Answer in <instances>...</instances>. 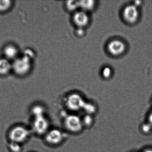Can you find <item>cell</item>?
Listing matches in <instances>:
<instances>
[{
    "label": "cell",
    "mask_w": 152,
    "mask_h": 152,
    "mask_svg": "<svg viewBox=\"0 0 152 152\" xmlns=\"http://www.w3.org/2000/svg\"><path fill=\"white\" fill-rule=\"evenodd\" d=\"M12 65V69L18 75H24L29 72L31 67V59L23 56L18 57L14 60Z\"/></svg>",
    "instance_id": "1"
},
{
    "label": "cell",
    "mask_w": 152,
    "mask_h": 152,
    "mask_svg": "<svg viewBox=\"0 0 152 152\" xmlns=\"http://www.w3.org/2000/svg\"><path fill=\"white\" fill-rule=\"evenodd\" d=\"M30 135V132L26 128L18 126L13 128L9 134L11 142L22 143L25 141Z\"/></svg>",
    "instance_id": "2"
},
{
    "label": "cell",
    "mask_w": 152,
    "mask_h": 152,
    "mask_svg": "<svg viewBox=\"0 0 152 152\" xmlns=\"http://www.w3.org/2000/svg\"><path fill=\"white\" fill-rule=\"evenodd\" d=\"M65 125L66 129L72 132H78L83 127L82 119L75 115H69L65 119Z\"/></svg>",
    "instance_id": "3"
},
{
    "label": "cell",
    "mask_w": 152,
    "mask_h": 152,
    "mask_svg": "<svg viewBox=\"0 0 152 152\" xmlns=\"http://www.w3.org/2000/svg\"><path fill=\"white\" fill-rule=\"evenodd\" d=\"M85 104L86 103L83 98L77 94H71L68 96L66 101L67 107L73 111L83 109Z\"/></svg>",
    "instance_id": "4"
},
{
    "label": "cell",
    "mask_w": 152,
    "mask_h": 152,
    "mask_svg": "<svg viewBox=\"0 0 152 152\" xmlns=\"http://www.w3.org/2000/svg\"><path fill=\"white\" fill-rule=\"evenodd\" d=\"M33 127L34 130L36 133L39 135H42L48 132L49 122L44 115L35 116Z\"/></svg>",
    "instance_id": "5"
},
{
    "label": "cell",
    "mask_w": 152,
    "mask_h": 152,
    "mask_svg": "<svg viewBox=\"0 0 152 152\" xmlns=\"http://www.w3.org/2000/svg\"><path fill=\"white\" fill-rule=\"evenodd\" d=\"M139 11L135 5H129L124 8L123 12V16L124 20L129 23H136L139 18Z\"/></svg>",
    "instance_id": "6"
},
{
    "label": "cell",
    "mask_w": 152,
    "mask_h": 152,
    "mask_svg": "<svg viewBox=\"0 0 152 152\" xmlns=\"http://www.w3.org/2000/svg\"><path fill=\"white\" fill-rule=\"evenodd\" d=\"M108 52L114 56L122 55L125 51L126 46L124 42L119 40H113L109 42L107 47Z\"/></svg>",
    "instance_id": "7"
},
{
    "label": "cell",
    "mask_w": 152,
    "mask_h": 152,
    "mask_svg": "<svg viewBox=\"0 0 152 152\" xmlns=\"http://www.w3.org/2000/svg\"><path fill=\"white\" fill-rule=\"evenodd\" d=\"M45 138L46 141L49 144L57 145L63 141L64 134L59 129H54L47 132Z\"/></svg>",
    "instance_id": "8"
},
{
    "label": "cell",
    "mask_w": 152,
    "mask_h": 152,
    "mask_svg": "<svg viewBox=\"0 0 152 152\" xmlns=\"http://www.w3.org/2000/svg\"><path fill=\"white\" fill-rule=\"evenodd\" d=\"M73 20L75 24L78 27L82 28L86 26L89 23V17L86 12L78 11L74 15Z\"/></svg>",
    "instance_id": "9"
},
{
    "label": "cell",
    "mask_w": 152,
    "mask_h": 152,
    "mask_svg": "<svg viewBox=\"0 0 152 152\" xmlns=\"http://www.w3.org/2000/svg\"><path fill=\"white\" fill-rule=\"evenodd\" d=\"M3 52L6 58L8 60H15L18 58V50L14 45H9L6 46L4 48Z\"/></svg>",
    "instance_id": "10"
},
{
    "label": "cell",
    "mask_w": 152,
    "mask_h": 152,
    "mask_svg": "<svg viewBox=\"0 0 152 152\" xmlns=\"http://www.w3.org/2000/svg\"><path fill=\"white\" fill-rule=\"evenodd\" d=\"M12 69V65L10 61L6 58L0 59V75L8 74Z\"/></svg>",
    "instance_id": "11"
},
{
    "label": "cell",
    "mask_w": 152,
    "mask_h": 152,
    "mask_svg": "<svg viewBox=\"0 0 152 152\" xmlns=\"http://www.w3.org/2000/svg\"><path fill=\"white\" fill-rule=\"evenodd\" d=\"M79 6L82 11L85 12L87 11H90L95 6V1L91 0L80 1H79Z\"/></svg>",
    "instance_id": "12"
},
{
    "label": "cell",
    "mask_w": 152,
    "mask_h": 152,
    "mask_svg": "<svg viewBox=\"0 0 152 152\" xmlns=\"http://www.w3.org/2000/svg\"><path fill=\"white\" fill-rule=\"evenodd\" d=\"M12 1L10 0H0V12L8 11L11 8Z\"/></svg>",
    "instance_id": "13"
},
{
    "label": "cell",
    "mask_w": 152,
    "mask_h": 152,
    "mask_svg": "<svg viewBox=\"0 0 152 152\" xmlns=\"http://www.w3.org/2000/svg\"><path fill=\"white\" fill-rule=\"evenodd\" d=\"M66 7L67 9L70 11H75L77 9L80 8L79 1H66Z\"/></svg>",
    "instance_id": "14"
},
{
    "label": "cell",
    "mask_w": 152,
    "mask_h": 152,
    "mask_svg": "<svg viewBox=\"0 0 152 152\" xmlns=\"http://www.w3.org/2000/svg\"><path fill=\"white\" fill-rule=\"evenodd\" d=\"M32 113L34 117L43 115L44 114V109L41 106H35L32 109Z\"/></svg>",
    "instance_id": "15"
},
{
    "label": "cell",
    "mask_w": 152,
    "mask_h": 152,
    "mask_svg": "<svg viewBox=\"0 0 152 152\" xmlns=\"http://www.w3.org/2000/svg\"><path fill=\"white\" fill-rule=\"evenodd\" d=\"M83 109L87 113V114L91 115L96 112V108L92 104L86 103Z\"/></svg>",
    "instance_id": "16"
},
{
    "label": "cell",
    "mask_w": 152,
    "mask_h": 152,
    "mask_svg": "<svg viewBox=\"0 0 152 152\" xmlns=\"http://www.w3.org/2000/svg\"><path fill=\"white\" fill-rule=\"evenodd\" d=\"M83 126L89 127L93 123V118L91 115L87 114L85 115L83 119H82Z\"/></svg>",
    "instance_id": "17"
},
{
    "label": "cell",
    "mask_w": 152,
    "mask_h": 152,
    "mask_svg": "<svg viewBox=\"0 0 152 152\" xmlns=\"http://www.w3.org/2000/svg\"><path fill=\"white\" fill-rule=\"evenodd\" d=\"M9 148L12 152H20L21 147L19 143L11 142L9 145Z\"/></svg>",
    "instance_id": "18"
},
{
    "label": "cell",
    "mask_w": 152,
    "mask_h": 152,
    "mask_svg": "<svg viewBox=\"0 0 152 152\" xmlns=\"http://www.w3.org/2000/svg\"><path fill=\"white\" fill-rule=\"evenodd\" d=\"M141 129H142V132L145 133H149L152 130V127L148 122L147 123H145L142 124V126H141Z\"/></svg>",
    "instance_id": "19"
},
{
    "label": "cell",
    "mask_w": 152,
    "mask_h": 152,
    "mask_svg": "<svg viewBox=\"0 0 152 152\" xmlns=\"http://www.w3.org/2000/svg\"><path fill=\"white\" fill-rule=\"evenodd\" d=\"M103 75L104 77L106 78H108L110 77L112 74V71L109 67H107L103 69L102 72Z\"/></svg>",
    "instance_id": "20"
},
{
    "label": "cell",
    "mask_w": 152,
    "mask_h": 152,
    "mask_svg": "<svg viewBox=\"0 0 152 152\" xmlns=\"http://www.w3.org/2000/svg\"><path fill=\"white\" fill-rule=\"evenodd\" d=\"M148 123L152 127V112L150 113L149 116H148Z\"/></svg>",
    "instance_id": "21"
},
{
    "label": "cell",
    "mask_w": 152,
    "mask_h": 152,
    "mask_svg": "<svg viewBox=\"0 0 152 152\" xmlns=\"http://www.w3.org/2000/svg\"><path fill=\"white\" fill-rule=\"evenodd\" d=\"M76 33H77L78 35H83V33H84V31H83V29H79L77 30Z\"/></svg>",
    "instance_id": "22"
},
{
    "label": "cell",
    "mask_w": 152,
    "mask_h": 152,
    "mask_svg": "<svg viewBox=\"0 0 152 152\" xmlns=\"http://www.w3.org/2000/svg\"><path fill=\"white\" fill-rule=\"evenodd\" d=\"M143 152H152V149H146V150H145Z\"/></svg>",
    "instance_id": "23"
}]
</instances>
